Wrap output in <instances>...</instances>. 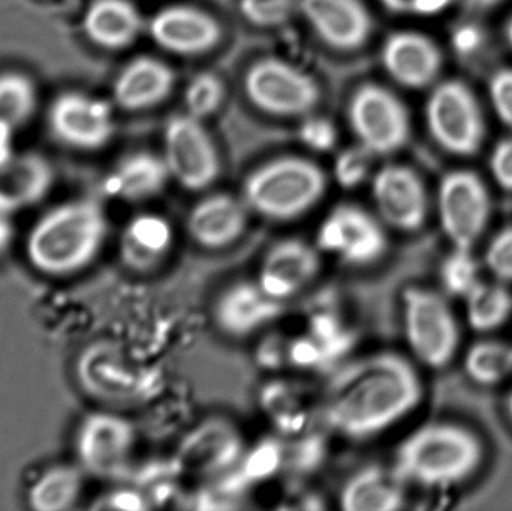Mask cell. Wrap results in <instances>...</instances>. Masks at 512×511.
Listing matches in <instances>:
<instances>
[{
  "label": "cell",
  "instance_id": "6da1fadb",
  "mask_svg": "<svg viewBox=\"0 0 512 511\" xmlns=\"http://www.w3.org/2000/svg\"><path fill=\"white\" fill-rule=\"evenodd\" d=\"M421 398L420 375L408 360L373 354L334 375L325 395V417L340 434L367 438L408 416Z\"/></svg>",
  "mask_w": 512,
  "mask_h": 511
},
{
  "label": "cell",
  "instance_id": "7a4b0ae2",
  "mask_svg": "<svg viewBox=\"0 0 512 511\" xmlns=\"http://www.w3.org/2000/svg\"><path fill=\"white\" fill-rule=\"evenodd\" d=\"M110 222L101 201L69 198L35 219L24 239L33 270L48 278H71L89 269L104 251Z\"/></svg>",
  "mask_w": 512,
  "mask_h": 511
},
{
  "label": "cell",
  "instance_id": "3957f363",
  "mask_svg": "<svg viewBox=\"0 0 512 511\" xmlns=\"http://www.w3.org/2000/svg\"><path fill=\"white\" fill-rule=\"evenodd\" d=\"M483 459V443L471 429L457 423H429L403 441L394 473L400 482L421 488H453L471 479Z\"/></svg>",
  "mask_w": 512,
  "mask_h": 511
},
{
  "label": "cell",
  "instance_id": "277c9868",
  "mask_svg": "<svg viewBox=\"0 0 512 511\" xmlns=\"http://www.w3.org/2000/svg\"><path fill=\"white\" fill-rule=\"evenodd\" d=\"M325 186L324 171L315 162L300 156H283L249 174L245 203L271 221H291L321 200Z\"/></svg>",
  "mask_w": 512,
  "mask_h": 511
},
{
  "label": "cell",
  "instance_id": "5b68a950",
  "mask_svg": "<svg viewBox=\"0 0 512 511\" xmlns=\"http://www.w3.org/2000/svg\"><path fill=\"white\" fill-rule=\"evenodd\" d=\"M114 107L107 99L81 89L57 93L45 111V125L54 143L77 153L105 149L116 135Z\"/></svg>",
  "mask_w": 512,
  "mask_h": 511
},
{
  "label": "cell",
  "instance_id": "8992f818",
  "mask_svg": "<svg viewBox=\"0 0 512 511\" xmlns=\"http://www.w3.org/2000/svg\"><path fill=\"white\" fill-rule=\"evenodd\" d=\"M403 327L412 353L429 368H445L459 351V323L450 303L438 291L421 287L405 291Z\"/></svg>",
  "mask_w": 512,
  "mask_h": 511
},
{
  "label": "cell",
  "instance_id": "52a82bcc",
  "mask_svg": "<svg viewBox=\"0 0 512 511\" xmlns=\"http://www.w3.org/2000/svg\"><path fill=\"white\" fill-rule=\"evenodd\" d=\"M426 125L433 141L454 156H474L486 137V120L480 102L468 84L441 81L426 102Z\"/></svg>",
  "mask_w": 512,
  "mask_h": 511
},
{
  "label": "cell",
  "instance_id": "ba28073f",
  "mask_svg": "<svg viewBox=\"0 0 512 511\" xmlns=\"http://www.w3.org/2000/svg\"><path fill=\"white\" fill-rule=\"evenodd\" d=\"M75 377L81 389L104 404L129 405L149 398L153 377L114 342H96L78 357Z\"/></svg>",
  "mask_w": 512,
  "mask_h": 511
},
{
  "label": "cell",
  "instance_id": "9c48e42d",
  "mask_svg": "<svg viewBox=\"0 0 512 511\" xmlns=\"http://www.w3.org/2000/svg\"><path fill=\"white\" fill-rule=\"evenodd\" d=\"M72 443L75 461L87 476L120 480L131 473L137 435L126 417L114 411H93L78 423Z\"/></svg>",
  "mask_w": 512,
  "mask_h": 511
},
{
  "label": "cell",
  "instance_id": "30bf717a",
  "mask_svg": "<svg viewBox=\"0 0 512 511\" xmlns=\"http://www.w3.org/2000/svg\"><path fill=\"white\" fill-rule=\"evenodd\" d=\"M249 101L271 116H309L321 98L318 83L300 66L279 57H262L245 74Z\"/></svg>",
  "mask_w": 512,
  "mask_h": 511
},
{
  "label": "cell",
  "instance_id": "8fae6325",
  "mask_svg": "<svg viewBox=\"0 0 512 511\" xmlns=\"http://www.w3.org/2000/svg\"><path fill=\"white\" fill-rule=\"evenodd\" d=\"M348 120L358 144L375 156L396 153L411 137L408 108L381 84L366 83L352 93Z\"/></svg>",
  "mask_w": 512,
  "mask_h": 511
},
{
  "label": "cell",
  "instance_id": "7c38bea8",
  "mask_svg": "<svg viewBox=\"0 0 512 511\" xmlns=\"http://www.w3.org/2000/svg\"><path fill=\"white\" fill-rule=\"evenodd\" d=\"M438 216L453 248L474 251L492 216V197L484 180L475 171H448L439 183Z\"/></svg>",
  "mask_w": 512,
  "mask_h": 511
},
{
  "label": "cell",
  "instance_id": "4fadbf2b",
  "mask_svg": "<svg viewBox=\"0 0 512 511\" xmlns=\"http://www.w3.org/2000/svg\"><path fill=\"white\" fill-rule=\"evenodd\" d=\"M164 158L170 176L189 191L213 185L221 173V158L207 129L191 114L173 117L165 126Z\"/></svg>",
  "mask_w": 512,
  "mask_h": 511
},
{
  "label": "cell",
  "instance_id": "5bb4252c",
  "mask_svg": "<svg viewBox=\"0 0 512 511\" xmlns=\"http://www.w3.org/2000/svg\"><path fill=\"white\" fill-rule=\"evenodd\" d=\"M381 222L355 204H340L318 230V248L354 266L375 263L387 251Z\"/></svg>",
  "mask_w": 512,
  "mask_h": 511
},
{
  "label": "cell",
  "instance_id": "9a60e30c",
  "mask_svg": "<svg viewBox=\"0 0 512 511\" xmlns=\"http://www.w3.org/2000/svg\"><path fill=\"white\" fill-rule=\"evenodd\" d=\"M373 201L385 224L406 233L420 230L429 215V194L417 171L408 165H384L373 176Z\"/></svg>",
  "mask_w": 512,
  "mask_h": 511
},
{
  "label": "cell",
  "instance_id": "2e32d148",
  "mask_svg": "<svg viewBox=\"0 0 512 511\" xmlns=\"http://www.w3.org/2000/svg\"><path fill=\"white\" fill-rule=\"evenodd\" d=\"M245 455L242 437L230 422L210 419L192 429L180 444L176 464L198 476H222L237 467Z\"/></svg>",
  "mask_w": 512,
  "mask_h": 511
},
{
  "label": "cell",
  "instance_id": "e0dca14e",
  "mask_svg": "<svg viewBox=\"0 0 512 511\" xmlns=\"http://www.w3.org/2000/svg\"><path fill=\"white\" fill-rule=\"evenodd\" d=\"M149 32L158 47L177 56L209 53L218 47L222 38L219 21L192 5H171L156 12Z\"/></svg>",
  "mask_w": 512,
  "mask_h": 511
},
{
  "label": "cell",
  "instance_id": "ac0fdd59",
  "mask_svg": "<svg viewBox=\"0 0 512 511\" xmlns=\"http://www.w3.org/2000/svg\"><path fill=\"white\" fill-rule=\"evenodd\" d=\"M297 6L315 35L334 50H358L372 35V15L361 0H298Z\"/></svg>",
  "mask_w": 512,
  "mask_h": 511
},
{
  "label": "cell",
  "instance_id": "d6986e66",
  "mask_svg": "<svg viewBox=\"0 0 512 511\" xmlns=\"http://www.w3.org/2000/svg\"><path fill=\"white\" fill-rule=\"evenodd\" d=\"M381 60L385 72L408 89L433 86L444 63L436 42L414 30L391 33L382 45Z\"/></svg>",
  "mask_w": 512,
  "mask_h": 511
},
{
  "label": "cell",
  "instance_id": "ffe728a7",
  "mask_svg": "<svg viewBox=\"0 0 512 511\" xmlns=\"http://www.w3.org/2000/svg\"><path fill=\"white\" fill-rule=\"evenodd\" d=\"M56 170L53 162L38 150H17L0 167V206L17 213L41 204L53 191Z\"/></svg>",
  "mask_w": 512,
  "mask_h": 511
},
{
  "label": "cell",
  "instance_id": "44dd1931",
  "mask_svg": "<svg viewBox=\"0 0 512 511\" xmlns=\"http://www.w3.org/2000/svg\"><path fill=\"white\" fill-rule=\"evenodd\" d=\"M318 272L319 257L313 246L303 240H283L265 255L258 285L271 299L282 302L303 290Z\"/></svg>",
  "mask_w": 512,
  "mask_h": 511
},
{
  "label": "cell",
  "instance_id": "7402d4cb",
  "mask_svg": "<svg viewBox=\"0 0 512 511\" xmlns=\"http://www.w3.org/2000/svg\"><path fill=\"white\" fill-rule=\"evenodd\" d=\"M174 84L176 72L168 63L156 57H135L114 78L113 104L129 113L150 110L171 95Z\"/></svg>",
  "mask_w": 512,
  "mask_h": 511
},
{
  "label": "cell",
  "instance_id": "603a6c76",
  "mask_svg": "<svg viewBox=\"0 0 512 511\" xmlns=\"http://www.w3.org/2000/svg\"><path fill=\"white\" fill-rule=\"evenodd\" d=\"M143 29V15L132 0H90L81 15L84 38L108 53L134 45Z\"/></svg>",
  "mask_w": 512,
  "mask_h": 511
},
{
  "label": "cell",
  "instance_id": "cb8c5ba5",
  "mask_svg": "<svg viewBox=\"0 0 512 511\" xmlns=\"http://www.w3.org/2000/svg\"><path fill=\"white\" fill-rule=\"evenodd\" d=\"M248 227V212L242 201L228 194L204 198L188 216V233L207 249L233 245Z\"/></svg>",
  "mask_w": 512,
  "mask_h": 511
},
{
  "label": "cell",
  "instance_id": "d4e9b609",
  "mask_svg": "<svg viewBox=\"0 0 512 511\" xmlns=\"http://www.w3.org/2000/svg\"><path fill=\"white\" fill-rule=\"evenodd\" d=\"M170 177L162 156L140 150L123 156L111 168L104 180V191L110 197L138 203L161 194Z\"/></svg>",
  "mask_w": 512,
  "mask_h": 511
},
{
  "label": "cell",
  "instance_id": "484cf974",
  "mask_svg": "<svg viewBox=\"0 0 512 511\" xmlns=\"http://www.w3.org/2000/svg\"><path fill=\"white\" fill-rule=\"evenodd\" d=\"M280 312L279 300L271 299L258 284L234 285L216 305V321L224 332L246 336L270 323Z\"/></svg>",
  "mask_w": 512,
  "mask_h": 511
},
{
  "label": "cell",
  "instance_id": "4316f807",
  "mask_svg": "<svg viewBox=\"0 0 512 511\" xmlns=\"http://www.w3.org/2000/svg\"><path fill=\"white\" fill-rule=\"evenodd\" d=\"M173 243L170 224L161 216H135L120 236V258L134 272H150L162 263Z\"/></svg>",
  "mask_w": 512,
  "mask_h": 511
},
{
  "label": "cell",
  "instance_id": "83f0119b",
  "mask_svg": "<svg viewBox=\"0 0 512 511\" xmlns=\"http://www.w3.org/2000/svg\"><path fill=\"white\" fill-rule=\"evenodd\" d=\"M402 482L396 473L381 467L358 471L349 479L340 495V506L346 511H396L403 506Z\"/></svg>",
  "mask_w": 512,
  "mask_h": 511
},
{
  "label": "cell",
  "instance_id": "f1b7e54d",
  "mask_svg": "<svg viewBox=\"0 0 512 511\" xmlns=\"http://www.w3.org/2000/svg\"><path fill=\"white\" fill-rule=\"evenodd\" d=\"M83 468L75 464L51 465L42 471L27 491V506L35 511L72 510L84 491Z\"/></svg>",
  "mask_w": 512,
  "mask_h": 511
},
{
  "label": "cell",
  "instance_id": "f546056e",
  "mask_svg": "<svg viewBox=\"0 0 512 511\" xmlns=\"http://www.w3.org/2000/svg\"><path fill=\"white\" fill-rule=\"evenodd\" d=\"M41 107V92L32 75L21 69L0 71V120L20 131L33 122Z\"/></svg>",
  "mask_w": 512,
  "mask_h": 511
},
{
  "label": "cell",
  "instance_id": "4dcf8cb0",
  "mask_svg": "<svg viewBox=\"0 0 512 511\" xmlns=\"http://www.w3.org/2000/svg\"><path fill=\"white\" fill-rule=\"evenodd\" d=\"M463 300L466 321L475 332H493L507 324L512 315V293L499 279L481 281Z\"/></svg>",
  "mask_w": 512,
  "mask_h": 511
},
{
  "label": "cell",
  "instance_id": "1f68e13d",
  "mask_svg": "<svg viewBox=\"0 0 512 511\" xmlns=\"http://www.w3.org/2000/svg\"><path fill=\"white\" fill-rule=\"evenodd\" d=\"M463 368L478 386H498L512 375V345L495 339L475 342L466 351Z\"/></svg>",
  "mask_w": 512,
  "mask_h": 511
},
{
  "label": "cell",
  "instance_id": "d6a6232c",
  "mask_svg": "<svg viewBox=\"0 0 512 511\" xmlns=\"http://www.w3.org/2000/svg\"><path fill=\"white\" fill-rule=\"evenodd\" d=\"M439 279L448 296L465 299L483 281L480 263L472 249L453 248L442 261Z\"/></svg>",
  "mask_w": 512,
  "mask_h": 511
},
{
  "label": "cell",
  "instance_id": "836d02e7",
  "mask_svg": "<svg viewBox=\"0 0 512 511\" xmlns=\"http://www.w3.org/2000/svg\"><path fill=\"white\" fill-rule=\"evenodd\" d=\"M225 99L221 77L213 72H200L189 81L185 90L186 113L203 120L213 116Z\"/></svg>",
  "mask_w": 512,
  "mask_h": 511
},
{
  "label": "cell",
  "instance_id": "e575fe53",
  "mask_svg": "<svg viewBox=\"0 0 512 511\" xmlns=\"http://www.w3.org/2000/svg\"><path fill=\"white\" fill-rule=\"evenodd\" d=\"M373 158L375 155L361 144L340 152L334 162V177L339 185L348 189L360 186L370 174Z\"/></svg>",
  "mask_w": 512,
  "mask_h": 511
},
{
  "label": "cell",
  "instance_id": "d590c367",
  "mask_svg": "<svg viewBox=\"0 0 512 511\" xmlns=\"http://www.w3.org/2000/svg\"><path fill=\"white\" fill-rule=\"evenodd\" d=\"M298 0H240V11L258 27H277L291 18Z\"/></svg>",
  "mask_w": 512,
  "mask_h": 511
},
{
  "label": "cell",
  "instance_id": "8d00e7d4",
  "mask_svg": "<svg viewBox=\"0 0 512 511\" xmlns=\"http://www.w3.org/2000/svg\"><path fill=\"white\" fill-rule=\"evenodd\" d=\"M484 266L499 281L512 284V225L492 237L484 254Z\"/></svg>",
  "mask_w": 512,
  "mask_h": 511
},
{
  "label": "cell",
  "instance_id": "74e56055",
  "mask_svg": "<svg viewBox=\"0 0 512 511\" xmlns=\"http://www.w3.org/2000/svg\"><path fill=\"white\" fill-rule=\"evenodd\" d=\"M298 135L304 146L316 152H328L337 143V129L334 123L325 117L312 116V114H309L301 123Z\"/></svg>",
  "mask_w": 512,
  "mask_h": 511
},
{
  "label": "cell",
  "instance_id": "f35d334b",
  "mask_svg": "<svg viewBox=\"0 0 512 511\" xmlns=\"http://www.w3.org/2000/svg\"><path fill=\"white\" fill-rule=\"evenodd\" d=\"M489 98L498 119L512 129V68L498 69L490 77Z\"/></svg>",
  "mask_w": 512,
  "mask_h": 511
},
{
  "label": "cell",
  "instance_id": "ab89813d",
  "mask_svg": "<svg viewBox=\"0 0 512 511\" xmlns=\"http://www.w3.org/2000/svg\"><path fill=\"white\" fill-rule=\"evenodd\" d=\"M489 170L499 188L512 192V137L495 144L489 156Z\"/></svg>",
  "mask_w": 512,
  "mask_h": 511
},
{
  "label": "cell",
  "instance_id": "60d3db41",
  "mask_svg": "<svg viewBox=\"0 0 512 511\" xmlns=\"http://www.w3.org/2000/svg\"><path fill=\"white\" fill-rule=\"evenodd\" d=\"M382 5L388 11L396 14H415L430 17V15L441 14L453 0H381Z\"/></svg>",
  "mask_w": 512,
  "mask_h": 511
},
{
  "label": "cell",
  "instance_id": "b9f144b4",
  "mask_svg": "<svg viewBox=\"0 0 512 511\" xmlns=\"http://www.w3.org/2000/svg\"><path fill=\"white\" fill-rule=\"evenodd\" d=\"M96 509L143 510L146 509V498L132 489H119L99 498Z\"/></svg>",
  "mask_w": 512,
  "mask_h": 511
},
{
  "label": "cell",
  "instance_id": "7bdbcfd3",
  "mask_svg": "<svg viewBox=\"0 0 512 511\" xmlns=\"http://www.w3.org/2000/svg\"><path fill=\"white\" fill-rule=\"evenodd\" d=\"M15 234V215L5 207L0 206V257L6 254L14 245Z\"/></svg>",
  "mask_w": 512,
  "mask_h": 511
},
{
  "label": "cell",
  "instance_id": "ee69618b",
  "mask_svg": "<svg viewBox=\"0 0 512 511\" xmlns=\"http://www.w3.org/2000/svg\"><path fill=\"white\" fill-rule=\"evenodd\" d=\"M15 134L17 129L0 120V167H3L17 152Z\"/></svg>",
  "mask_w": 512,
  "mask_h": 511
},
{
  "label": "cell",
  "instance_id": "f6af8a7d",
  "mask_svg": "<svg viewBox=\"0 0 512 511\" xmlns=\"http://www.w3.org/2000/svg\"><path fill=\"white\" fill-rule=\"evenodd\" d=\"M505 36H507L508 44L512 48V15L510 20H508L507 27H505Z\"/></svg>",
  "mask_w": 512,
  "mask_h": 511
},
{
  "label": "cell",
  "instance_id": "bcb514c9",
  "mask_svg": "<svg viewBox=\"0 0 512 511\" xmlns=\"http://www.w3.org/2000/svg\"><path fill=\"white\" fill-rule=\"evenodd\" d=\"M507 411H508V416H510V419L512 422V390H511L510 396H508V399H507Z\"/></svg>",
  "mask_w": 512,
  "mask_h": 511
}]
</instances>
